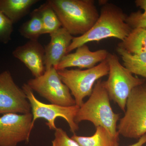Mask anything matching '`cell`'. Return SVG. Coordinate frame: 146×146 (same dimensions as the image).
Segmentation results:
<instances>
[{
    "label": "cell",
    "mask_w": 146,
    "mask_h": 146,
    "mask_svg": "<svg viewBox=\"0 0 146 146\" xmlns=\"http://www.w3.org/2000/svg\"><path fill=\"white\" fill-rule=\"evenodd\" d=\"M27 84L52 104L63 106L76 105L70 89L63 83L54 68L46 70L39 77L29 80Z\"/></svg>",
    "instance_id": "obj_8"
},
{
    "label": "cell",
    "mask_w": 146,
    "mask_h": 146,
    "mask_svg": "<svg viewBox=\"0 0 146 146\" xmlns=\"http://www.w3.org/2000/svg\"><path fill=\"white\" fill-rule=\"evenodd\" d=\"M13 24L0 11V43L7 44L11 40Z\"/></svg>",
    "instance_id": "obj_20"
},
{
    "label": "cell",
    "mask_w": 146,
    "mask_h": 146,
    "mask_svg": "<svg viewBox=\"0 0 146 146\" xmlns=\"http://www.w3.org/2000/svg\"><path fill=\"white\" fill-rule=\"evenodd\" d=\"M19 32L22 36L29 40H38L43 35L42 16L39 7L31 14L30 19L20 27Z\"/></svg>",
    "instance_id": "obj_18"
},
{
    "label": "cell",
    "mask_w": 146,
    "mask_h": 146,
    "mask_svg": "<svg viewBox=\"0 0 146 146\" xmlns=\"http://www.w3.org/2000/svg\"><path fill=\"white\" fill-rule=\"evenodd\" d=\"M38 0H0V11L13 24L17 23L29 12Z\"/></svg>",
    "instance_id": "obj_14"
},
{
    "label": "cell",
    "mask_w": 146,
    "mask_h": 146,
    "mask_svg": "<svg viewBox=\"0 0 146 146\" xmlns=\"http://www.w3.org/2000/svg\"><path fill=\"white\" fill-rule=\"evenodd\" d=\"M131 54L146 52V29H132L125 39L118 44Z\"/></svg>",
    "instance_id": "obj_17"
},
{
    "label": "cell",
    "mask_w": 146,
    "mask_h": 146,
    "mask_svg": "<svg viewBox=\"0 0 146 146\" xmlns=\"http://www.w3.org/2000/svg\"><path fill=\"white\" fill-rule=\"evenodd\" d=\"M48 1L56 13L62 27L72 36H81L86 33L99 17L94 0H48Z\"/></svg>",
    "instance_id": "obj_2"
},
{
    "label": "cell",
    "mask_w": 146,
    "mask_h": 146,
    "mask_svg": "<svg viewBox=\"0 0 146 146\" xmlns=\"http://www.w3.org/2000/svg\"><path fill=\"white\" fill-rule=\"evenodd\" d=\"M108 53L105 49L91 51L87 45H82L76 49L75 52L66 54L55 69L58 71L71 67L90 69L106 60Z\"/></svg>",
    "instance_id": "obj_12"
},
{
    "label": "cell",
    "mask_w": 146,
    "mask_h": 146,
    "mask_svg": "<svg viewBox=\"0 0 146 146\" xmlns=\"http://www.w3.org/2000/svg\"><path fill=\"white\" fill-rule=\"evenodd\" d=\"M117 52L126 68L133 74L141 76L146 80V52L131 54L119 47Z\"/></svg>",
    "instance_id": "obj_16"
},
{
    "label": "cell",
    "mask_w": 146,
    "mask_h": 146,
    "mask_svg": "<svg viewBox=\"0 0 146 146\" xmlns=\"http://www.w3.org/2000/svg\"><path fill=\"white\" fill-rule=\"evenodd\" d=\"M127 16L121 8L106 2L103 5L98 19L91 29L83 35L74 37L67 54L90 42L112 37L123 41L132 30L126 23Z\"/></svg>",
    "instance_id": "obj_1"
},
{
    "label": "cell",
    "mask_w": 146,
    "mask_h": 146,
    "mask_svg": "<svg viewBox=\"0 0 146 146\" xmlns=\"http://www.w3.org/2000/svg\"><path fill=\"white\" fill-rule=\"evenodd\" d=\"M117 130L119 135L131 139H139L146 134V80L131 91Z\"/></svg>",
    "instance_id": "obj_5"
},
{
    "label": "cell",
    "mask_w": 146,
    "mask_h": 146,
    "mask_svg": "<svg viewBox=\"0 0 146 146\" xmlns=\"http://www.w3.org/2000/svg\"><path fill=\"white\" fill-rule=\"evenodd\" d=\"M125 22L132 29H146V12L142 13L138 11L132 12L127 16Z\"/></svg>",
    "instance_id": "obj_22"
},
{
    "label": "cell",
    "mask_w": 146,
    "mask_h": 146,
    "mask_svg": "<svg viewBox=\"0 0 146 146\" xmlns=\"http://www.w3.org/2000/svg\"><path fill=\"white\" fill-rule=\"evenodd\" d=\"M31 113V106L23 89L18 87L9 71L0 73V115Z\"/></svg>",
    "instance_id": "obj_10"
},
{
    "label": "cell",
    "mask_w": 146,
    "mask_h": 146,
    "mask_svg": "<svg viewBox=\"0 0 146 146\" xmlns=\"http://www.w3.org/2000/svg\"><path fill=\"white\" fill-rule=\"evenodd\" d=\"M136 6L140 7L146 12V0H136L135 1Z\"/></svg>",
    "instance_id": "obj_23"
},
{
    "label": "cell",
    "mask_w": 146,
    "mask_h": 146,
    "mask_svg": "<svg viewBox=\"0 0 146 146\" xmlns=\"http://www.w3.org/2000/svg\"><path fill=\"white\" fill-rule=\"evenodd\" d=\"M54 138L52 146H80L76 141L69 137L67 132L61 128L55 130Z\"/></svg>",
    "instance_id": "obj_21"
},
{
    "label": "cell",
    "mask_w": 146,
    "mask_h": 146,
    "mask_svg": "<svg viewBox=\"0 0 146 146\" xmlns=\"http://www.w3.org/2000/svg\"><path fill=\"white\" fill-rule=\"evenodd\" d=\"M12 54L25 64L35 78L41 76L45 72L44 47L38 40H29L17 47Z\"/></svg>",
    "instance_id": "obj_11"
},
{
    "label": "cell",
    "mask_w": 146,
    "mask_h": 146,
    "mask_svg": "<svg viewBox=\"0 0 146 146\" xmlns=\"http://www.w3.org/2000/svg\"><path fill=\"white\" fill-rule=\"evenodd\" d=\"M119 135L113 136L104 127L98 126L93 136H79L75 133L71 138L80 146H119Z\"/></svg>",
    "instance_id": "obj_15"
},
{
    "label": "cell",
    "mask_w": 146,
    "mask_h": 146,
    "mask_svg": "<svg viewBox=\"0 0 146 146\" xmlns=\"http://www.w3.org/2000/svg\"><path fill=\"white\" fill-rule=\"evenodd\" d=\"M43 27V34H50L62 27L58 17L48 1L39 7Z\"/></svg>",
    "instance_id": "obj_19"
},
{
    "label": "cell",
    "mask_w": 146,
    "mask_h": 146,
    "mask_svg": "<svg viewBox=\"0 0 146 146\" xmlns=\"http://www.w3.org/2000/svg\"><path fill=\"white\" fill-rule=\"evenodd\" d=\"M26 95L27 98L31 106V114L33 116V126L37 119H44L46 123L50 130H55V121L57 117L63 118L68 123L71 132L75 134L78 130V124L75 119L80 107L77 105L71 106H63L57 105L46 104L40 102L35 96L33 91L27 84H24L22 86Z\"/></svg>",
    "instance_id": "obj_7"
},
{
    "label": "cell",
    "mask_w": 146,
    "mask_h": 146,
    "mask_svg": "<svg viewBox=\"0 0 146 146\" xmlns=\"http://www.w3.org/2000/svg\"><path fill=\"white\" fill-rule=\"evenodd\" d=\"M146 143V133L138 139V141L135 143L129 146H143Z\"/></svg>",
    "instance_id": "obj_24"
},
{
    "label": "cell",
    "mask_w": 146,
    "mask_h": 146,
    "mask_svg": "<svg viewBox=\"0 0 146 146\" xmlns=\"http://www.w3.org/2000/svg\"><path fill=\"white\" fill-rule=\"evenodd\" d=\"M50 35V42L44 47L46 70L53 67L55 69L67 54V49L74 38L63 27Z\"/></svg>",
    "instance_id": "obj_13"
},
{
    "label": "cell",
    "mask_w": 146,
    "mask_h": 146,
    "mask_svg": "<svg viewBox=\"0 0 146 146\" xmlns=\"http://www.w3.org/2000/svg\"><path fill=\"white\" fill-rule=\"evenodd\" d=\"M109 66L108 78L103 81L105 88L110 100L117 104L124 112L128 98L134 88L145 81L134 76L119 61L115 54L108 53L106 59Z\"/></svg>",
    "instance_id": "obj_4"
},
{
    "label": "cell",
    "mask_w": 146,
    "mask_h": 146,
    "mask_svg": "<svg viewBox=\"0 0 146 146\" xmlns=\"http://www.w3.org/2000/svg\"><path fill=\"white\" fill-rule=\"evenodd\" d=\"M32 121L31 113H7L0 117V146H17L29 142Z\"/></svg>",
    "instance_id": "obj_9"
},
{
    "label": "cell",
    "mask_w": 146,
    "mask_h": 146,
    "mask_svg": "<svg viewBox=\"0 0 146 146\" xmlns=\"http://www.w3.org/2000/svg\"><path fill=\"white\" fill-rule=\"evenodd\" d=\"M110 101L103 81L99 80L95 83L89 100L80 107L75 119L76 122L78 124L82 121H89L96 127H104L113 136L119 134L117 123L120 115L113 112Z\"/></svg>",
    "instance_id": "obj_3"
},
{
    "label": "cell",
    "mask_w": 146,
    "mask_h": 146,
    "mask_svg": "<svg viewBox=\"0 0 146 146\" xmlns=\"http://www.w3.org/2000/svg\"><path fill=\"white\" fill-rule=\"evenodd\" d=\"M109 71L108 63L105 60L86 70L65 69L57 72L63 83L71 91L76 105L80 107L83 104L84 99L91 96L95 83L108 75Z\"/></svg>",
    "instance_id": "obj_6"
}]
</instances>
